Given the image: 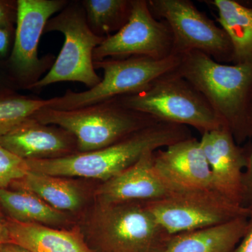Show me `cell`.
Here are the masks:
<instances>
[{
    "label": "cell",
    "mask_w": 252,
    "mask_h": 252,
    "mask_svg": "<svg viewBox=\"0 0 252 252\" xmlns=\"http://www.w3.org/2000/svg\"><path fill=\"white\" fill-rule=\"evenodd\" d=\"M116 99L126 108L159 122L193 127L201 135L223 126L203 94L175 71L145 90Z\"/></svg>",
    "instance_id": "obj_4"
},
{
    "label": "cell",
    "mask_w": 252,
    "mask_h": 252,
    "mask_svg": "<svg viewBox=\"0 0 252 252\" xmlns=\"http://www.w3.org/2000/svg\"><path fill=\"white\" fill-rule=\"evenodd\" d=\"M0 252H31L23 247L14 243H7L0 245Z\"/></svg>",
    "instance_id": "obj_30"
},
{
    "label": "cell",
    "mask_w": 252,
    "mask_h": 252,
    "mask_svg": "<svg viewBox=\"0 0 252 252\" xmlns=\"http://www.w3.org/2000/svg\"><path fill=\"white\" fill-rule=\"evenodd\" d=\"M212 175V189L236 205H245L243 172L247 154L224 125L204 132L200 140Z\"/></svg>",
    "instance_id": "obj_12"
},
{
    "label": "cell",
    "mask_w": 252,
    "mask_h": 252,
    "mask_svg": "<svg viewBox=\"0 0 252 252\" xmlns=\"http://www.w3.org/2000/svg\"><path fill=\"white\" fill-rule=\"evenodd\" d=\"M188 127L157 122L117 143L92 152L56 158L28 160L30 170L62 177H83L106 182L135 163L144 154L192 137Z\"/></svg>",
    "instance_id": "obj_2"
},
{
    "label": "cell",
    "mask_w": 252,
    "mask_h": 252,
    "mask_svg": "<svg viewBox=\"0 0 252 252\" xmlns=\"http://www.w3.org/2000/svg\"><path fill=\"white\" fill-rule=\"evenodd\" d=\"M49 104V99L33 98L18 94L16 91L0 94V137L14 130Z\"/></svg>",
    "instance_id": "obj_22"
},
{
    "label": "cell",
    "mask_w": 252,
    "mask_h": 252,
    "mask_svg": "<svg viewBox=\"0 0 252 252\" xmlns=\"http://www.w3.org/2000/svg\"><path fill=\"white\" fill-rule=\"evenodd\" d=\"M248 218L170 235L160 252H232L245 234Z\"/></svg>",
    "instance_id": "obj_17"
},
{
    "label": "cell",
    "mask_w": 252,
    "mask_h": 252,
    "mask_svg": "<svg viewBox=\"0 0 252 252\" xmlns=\"http://www.w3.org/2000/svg\"><path fill=\"white\" fill-rule=\"evenodd\" d=\"M17 89V86L10 77L6 61H0V94L14 92Z\"/></svg>",
    "instance_id": "obj_28"
},
{
    "label": "cell",
    "mask_w": 252,
    "mask_h": 252,
    "mask_svg": "<svg viewBox=\"0 0 252 252\" xmlns=\"http://www.w3.org/2000/svg\"><path fill=\"white\" fill-rule=\"evenodd\" d=\"M9 229L7 220H5L0 212V245L10 243Z\"/></svg>",
    "instance_id": "obj_29"
},
{
    "label": "cell",
    "mask_w": 252,
    "mask_h": 252,
    "mask_svg": "<svg viewBox=\"0 0 252 252\" xmlns=\"http://www.w3.org/2000/svg\"><path fill=\"white\" fill-rule=\"evenodd\" d=\"M0 206L10 220L20 223L54 226L67 221L64 212L53 208L27 190L0 189Z\"/></svg>",
    "instance_id": "obj_20"
},
{
    "label": "cell",
    "mask_w": 252,
    "mask_h": 252,
    "mask_svg": "<svg viewBox=\"0 0 252 252\" xmlns=\"http://www.w3.org/2000/svg\"><path fill=\"white\" fill-rule=\"evenodd\" d=\"M246 151L247 162L243 172V186L245 205L249 199L252 198V147H244Z\"/></svg>",
    "instance_id": "obj_26"
},
{
    "label": "cell",
    "mask_w": 252,
    "mask_h": 252,
    "mask_svg": "<svg viewBox=\"0 0 252 252\" xmlns=\"http://www.w3.org/2000/svg\"><path fill=\"white\" fill-rule=\"evenodd\" d=\"M15 31L0 29V61H6L14 44ZM10 55V54H9Z\"/></svg>",
    "instance_id": "obj_27"
},
{
    "label": "cell",
    "mask_w": 252,
    "mask_h": 252,
    "mask_svg": "<svg viewBox=\"0 0 252 252\" xmlns=\"http://www.w3.org/2000/svg\"><path fill=\"white\" fill-rule=\"evenodd\" d=\"M146 206L169 235L201 229L247 217L246 206L236 205L214 189L173 190Z\"/></svg>",
    "instance_id": "obj_8"
},
{
    "label": "cell",
    "mask_w": 252,
    "mask_h": 252,
    "mask_svg": "<svg viewBox=\"0 0 252 252\" xmlns=\"http://www.w3.org/2000/svg\"><path fill=\"white\" fill-rule=\"evenodd\" d=\"M10 241L31 252H96L79 228L57 229L48 225L7 220Z\"/></svg>",
    "instance_id": "obj_16"
},
{
    "label": "cell",
    "mask_w": 252,
    "mask_h": 252,
    "mask_svg": "<svg viewBox=\"0 0 252 252\" xmlns=\"http://www.w3.org/2000/svg\"><path fill=\"white\" fill-rule=\"evenodd\" d=\"M81 3L91 31L104 38L125 26L132 10V0H84Z\"/></svg>",
    "instance_id": "obj_21"
},
{
    "label": "cell",
    "mask_w": 252,
    "mask_h": 252,
    "mask_svg": "<svg viewBox=\"0 0 252 252\" xmlns=\"http://www.w3.org/2000/svg\"><path fill=\"white\" fill-rule=\"evenodd\" d=\"M17 4L14 44L6 64L18 89H30L55 62L52 56H38L46 23L69 3L66 0H17Z\"/></svg>",
    "instance_id": "obj_10"
},
{
    "label": "cell",
    "mask_w": 252,
    "mask_h": 252,
    "mask_svg": "<svg viewBox=\"0 0 252 252\" xmlns=\"http://www.w3.org/2000/svg\"><path fill=\"white\" fill-rule=\"evenodd\" d=\"M175 72L189 81L207 99L237 144L252 134V61L241 64L217 62L199 51L181 55Z\"/></svg>",
    "instance_id": "obj_1"
},
{
    "label": "cell",
    "mask_w": 252,
    "mask_h": 252,
    "mask_svg": "<svg viewBox=\"0 0 252 252\" xmlns=\"http://www.w3.org/2000/svg\"><path fill=\"white\" fill-rule=\"evenodd\" d=\"M154 17L165 21L173 36V54L199 51L232 64L233 49L225 32L189 0H148Z\"/></svg>",
    "instance_id": "obj_9"
},
{
    "label": "cell",
    "mask_w": 252,
    "mask_h": 252,
    "mask_svg": "<svg viewBox=\"0 0 252 252\" xmlns=\"http://www.w3.org/2000/svg\"><path fill=\"white\" fill-rule=\"evenodd\" d=\"M11 186L34 194L53 208L64 213L79 210L84 203L81 189L65 177L29 170Z\"/></svg>",
    "instance_id": "obj_19"
},
{
    "label": "cell",
    "mask_w": 252,
    "mask_h": 252,
    "mask_svg": "<svg viewBox=\"0 0 252 252\" xmlns=\"http://www.w3.org/2000/svg\"><path fill=\"white\" fill-rule=\"evenodd\" d=\"M154 154H144L133 165L102 182L95 191L98 203H147L173 191L157 171Z\"/></svg>",
    "instance_id": "obj_14"
},
{
    "label": "cell",
    "mask_w": 252,
    "mask_h": 252,
    "mask_svg": "<svg viewBox=\"0 0 252 252\" xmlns=\"http://www.w3.org/2000/svg\"><path fill=\"white\" fill-rule=\"evenodd\" d=\"M31 117L0 137V145L24 160L56 158L77 153L74 136Z\"/></svg>",
    "instance_id": "obj_15"
},
{
    "label": "cell",
    "mask_w": 252,
    "mask_h": 252,
    "mask_svg": "<svg viewBox=\"0 0 252 252\" xmlns=\"http://www.w3.org/2000/svg\"><path fill=\"white\" fill-rule=\"evenodd\" d=\"M157 171L173 190L213 189L200 140L191 137L154 152Z\"/></svg>",
    "instance_id": "obj_13"
},
{
    "label": "cell",
    "mask_w": 252,
    "mask_h": 252,
    "mask_svg": "<svg viewBox=\"0 0 252 252\" xmlns=\"http://www.w3.org/2000/svg\"><path fill=\"white\" fill-rule=\"evenodd\" d=\"M180 61V55H172L162 59L132 56L94 62V69L103 71L100 82L83 92L68 90L61 97L49 99L46 107L72 110L140 92L159 78L175 72Z\"/></svg>",
    "instance_id": "obj_5"
},
{
    "label": "cell",
    "mask_w": 252,
    "mask_h": 252,
    "mask_svg": "<svg viewBox=\"0 0 252 252\" xmlns=\"http://www.w3.org/2000/svg\"><path fill=\"white\" fill-rule=\"evenodd\" d=\"M27 161L0 145V189H8L29 171Z\"/></svg>",
    "instance_id": "obj_23"
},
{
    "label": "cell",
    "mask_w": 252,
    "mask_h": 252,
    "mask_svg": "<svg viewBox=\"0 0 252 252\" xmlns=\"http://www.w3.org/2000/svg\"><path fill=\"white\" fill-rule=\"evenodd\" d=\"M17 11V1L0 0V29L15 31Z\"/></svg>",
    "instance_id": "obj_24"
},
{
    "label": "cell",
    "mask_w": 252,
    "mask_h": 252,
    "mask_svg": "<svg viewBox=\"0 0 252 252\" xmlns=\"http://www.w3.org/2000/svg\"><path fill=\"white\" fill-rule=\"evenodd\" d=\"M91 227L100 252H160L170 236L141 202L98 203Z\"/></svg>",
    "instance_id": "obj_6"
},
{
    "label": "cell",
    "mask_w": 252,
    "mask_h": 252,
    "mask_svg": "<svg viewBox=\"0 0 252 252\" xmlns=\"http://www.w3.org/2000/svg\"><path fill=\"white\" fill-rule=\"evenodd\" d=\"M245 206L249 210L246 230L240 243L232 252H252V198L249 199Z\"/></svg>",
    "instance_id": "obj_25"
},
{
    "label": "cell",
    "mask_w": 252,
    "mask_h": 252,
    "mask_svg": "<svg viewBox=\"0 0 252 252\" xmlns=\"http://www.w3.org/2000/svg\"><path fill=\"white\" fill-rule=\"evenodd\" d=\"M251 124H252V134L251 137H250V142H249V144L247 147H250L252 148V104H251Z\"/></svg>",
    "instance_id": "obj_31"
},
{
    "label": "cell",
    "mask_w": 252,
    "mask_h": 252,
    "mask_svg": "<svg viewBox=\"0 0 252 252\" xmlns=\"http://www.w3.org/2000/svg\"><path fill=\"white\" fill-rule=\"evenodd\" d=\"M32 118L41 124L67 131L77 141L80 153L105 148L159 122L150 116L126 108L116 98L72 110L44 107Z\"/></svg>",
    "instance_id": "obj_3"
},
{
    "label": "cell",
    "mask_w": 252,
    "mask_h": 252,
    "mask_svg": "<svg viewBox=\"0 0 252 252\" xmlns=\"http://www.w3.org/2000/svg\"><path fill=\"white\" fill-rule=\"evenodd\" d=\"M59 32L64 37L62 49L52 67L34 85L39 90L55 83L72 81L89 87L100 82L94 67V52L105 38L96 35L86 21L81 2L69 3L61 12L48 21L44 32Z\"/></svg>",
    "instance_id": "obj_7"
},
{
    "label": "cell",
    "mask_w": 252,
    "mask_h": 252,
    "mask_svg": "<svg viewBox=\"0 0 252 252\" xmlns=\"http://www.w3.org/2000/svg\"><path fill=\"white\" fill-rule=\"evenodd\" d=\"M173 54V36L165 21L154 17L147 0H132L128 21L95 48L94 62L144 56L162 59Z\"/></svg>",
    "instance_id": "obj_11"
},
{
    "label": "cell",
    "mask_w": 252,
    "mask_h": 252,
    "mask_svg": "<svg viewBox=\"0 0 252 252\" xmlns=\"http://www.w3.org/2000/svg\"><path fill=\"white\" fill-rule=\"evenodd\" d=\"M217 10V22L229 38L233 49L232 64L252 61V6L235 0H208Z\"/></svg>",
    "instance_id": "obj_18"
}]
</instances>
